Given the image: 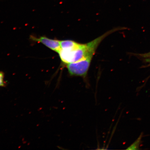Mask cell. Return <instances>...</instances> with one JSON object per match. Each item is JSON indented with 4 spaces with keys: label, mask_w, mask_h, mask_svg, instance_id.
Returning a JSON list of instances; mask_svg holds the SVG:
<instances>
[{
    "label": "cell",
    "mask_w": 150,
    "mask_h": 150,
    "mask_svg": "<svg viewBox=\"0 0 150 150\" xmlns=\"http://www.w3.org/2000/svg\"><path fill=\"white\" fill-rule=\"evenodd\" d=\"M121 29L122 28L112 29L86 44H80L72 40L60 41L61 48L58 53L62 62L65 65L87 58H93L102 41L108 35Z\"/></svg>",
    "instance_id": "1"
},
{
    "label": "cell",
    "mask_w": 150,
    "mask_h": 150,
    "mask_svg": "<svg viewBox=\"0 0 150 150\" xmlns=\"http://www.w3.org/2000/svg\"><path fill=\"white\" fill-rule=\"evenodd\" d=\"M92 59L93 58H87L76 62L66 64L69 75L71 76H81L85 78Z\"/></svg>",
    "instance_id": "2"
},
{
    "label": "cell",
    "mask_w": 150,
    "mask_h": 150,
    "mask_svg": "<svg viewBox=\"0 0 150 150\" xmlns=\"http://www.w3.org/2000/svg\"><path fill=\"white\" fill-rule=\"evenodd\" d=\"M30 38L33 42L42 43L47 47L57 53L60 49V40L49 38L45 36L38 38L31 36Z\"/></svg>",
    "instance_id": "3"
},
{
    "label": "cell",
    "mask_w": 150,
    "mask_h": 150,
    "mask_svg": "<svg viewBox=\"0 0 150 150\" xmlns=\"http://www.w3.org/2000/svg\"><path fill=\"white\" fill-rule=\"evenodd\" d=\"M142 137V136H140L136 140V142H134L132 145H131L130 147H129L127 149L128 150H136L138 149V148L139 147L141 140Z\"/></svg>",
    "instance_id": "4"
},
{
    "label": "cell",
    "mask_w": 150,
    "mask_h": 150,
    "mask_svg": "<svg viewBox=\"0 0 150 150\" xmlns=\"http://www.w3.org/2000/svg\"><path fill=\"white\" fill-rule=\"evenodd\" d=\"M5 74L2 71H0V87H5L6 86V82L4 80Z\"/></svg>",
    "instance_id": "5"
},
{
    "label": "cell",
    "mask_w": 150,
    "mask_h": 150,
    "mask_svg": "<svg viewBox=\"0 0 150 150\" xmlns=\"http://www.w3.org/2000/svg\"><path fill=\"white\" fill-rule=\"evenodd\" d=\"M139 55L140 56H141L142 57L145 58V59H146V58L150 57V52H148V53L139 54Z\"/></svg>",
    "instance_id": "6"
},
{
    "label": "cell",
    "mask_w": 150,
    "mask_h": 150,
    "mask_svg": "<svg viewBox=\"0 0 150 150\" xmlns=\"http://www.w3.org/2000/svg\"><path fill=\"white\" fill-rule=\"evenodd\" d=\"M146 61L150 65V57L146 58Z\"/></svg>",
    "instance_id": "7"
}]
</instances>
